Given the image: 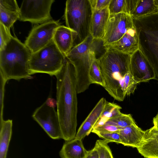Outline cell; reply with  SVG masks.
I'll return each mask as SVG.
<instances>
[{"label": "cell", "instance_id": "1", "mask_svg": "<svg viewBox=\"0 0 158 158\" xmlns=\"http://www.w3.org/2000/svg\"><path fill=\"white\" fill-rule=\"evenodd\" d=\"M56 79V105L62 138L65 141L76 138L77 100L76 72L73 65L66 58Z\"/></svg>", "mask_w": 158, "mask_h": 158}, {"label": "cell", "instance_id": "2", "mask_svg": "<svg viewBox=\"0 0 158 158\" xmlns=\"http://www.w3.org/2000/svg\"><path fill=\"white\" fill-rule=\"evenodd\" d=\"M131 55L106 48L105 52L97 59L105 81L104 88L118 101H123L125 97L120 85L125 75L129 71Z\"/></svg>", "mask_w": 158, "mask_h": 158}, {"label": "cell", "instance_id": "3", "mask_svg": "<svg viewBox=\"0 0 158 158\" xmlns=\"http://www.w3.org/2000/svg\"><path fill=\"white\" fill-rule=\"evenodd\" d=\"M31 54L24 44L12 36L0 50V73L7 81L31 78L29 69Z\"/></svg>", "mask_w": 158, "mask_h": 158}, {"label": "cell", "instance_id": "4", "mask_svg": "<svg viewBox=\"0 0 158 158\" xmlns=\"http://www.w3.org/2000/svg\"><path fill=\"white\" fill-rule=\"evenodd\" d=\"M102 39L93 38L90 35L83 42L74 46L66 58L73 65L75 70L77 94L88 89L91 83L89 73L97 54L105 49Z\"/></svg>", "mask_w": 158, "mask_h": 158}, {"label": "cell", "instance_id": "5", "mask_svg": "<svg viewBox=\"0 0 158 158\" xmlns=\"http://www.w3.org/2000/svg\"><path fill=\"white\" fill-rule=\"evenodd\" d=\"M139 48L152 67L158 81V13L134 19Z\"/></svg>", "mask_w": 158, "mask_h": 158}, {"label": "cell", "instance_id": "6", "mask_svg": "<svg viewBox=\"0 0 158 158\" xmlns=\"http://www.w3.org/2000/svg\"><path fill=\"white\" fill-rule=\"evenodd\" d=\"M93 11L89 0L66 1L64 18L66 26L77 34L74 46L83 42L90 35Z\"/></svg>", "mask_w": 158, "mask_h": 158}, {"label": "cell", "instance_id": "7", "mask_svg": "<svg viewBox=\"0 0 158 158\" xmlns=\"http://www.w3.org/2000/svg\"><path fill=\"white\" fill-rule=\"evenodd\" d=\"M65 59L52 40L44 48L32 53L29 61L31 74L41 73L55 76L62 68Z\"/></svg>", "mask_w": 158, "mask_h": 158}, {"label": "cell", "instance_id": "8", "mask_svg": "<svg viewBox=\"0 0 158 158\" xmlns=\"http://www.w3.org/2000/svg\"><path fill=\"white\" fill-rule=\"evenodd\" d=\"M56 102L49 98L34 112L32 117L52 139H61L59 118L55 109Z\"/></svg>", "mask_w": 158, "mask_h": 158}, {"label": "cell", "instance_id": "9", "mask_svg": "<svg viewBox=\"0 0 158 158\" xmlns=\"http://www.w3.org/2000/svg\"><path fill=\"white\" fill-rule=\"evenodd\" d=\"M54 0H24L20 8L19 20L40 24L52 20L50 11Z\"/></svg>", "mask_w": 158, "mask_h": 158}, {"label": "cell", "instance_id": "10", "mask_svg": "<svg viewBox=\"0 0 158 158\" xmlns=\"http://www.w3.org/2000/svg\"><path fill=\"white\" fill-rule=\"evenodd\" d=\"M60 25L59 20H52L35 26L27 37L25 44L32 53L38 51L53 40L55 31Z\"/></svg>", "mask_w": 158, "mask_h": 158}, {"label": "cell", "instance_id": "11", "mask_svg": "<svg viewBox=\"0 0 158 158\" xmlns=\"http://www.w3.org/2000/svg\"><path fill=\"white\" fill-rule=\"evenodd\" d=\"M135 27L134 18L131 15L123 13L110 15L102 39L104 46L118 41Z\"/></svg>", "mask_w": 158, "mask_h": 158}, {"label": "cell", "instance_id": "12", "mask_svg": "<svg viewBox=\"0 0 158 158\" xmlns=\"http://www.w3.org/2000/svg\"><path fill=\"white\" fill-rule=\"evenodd\" d=\"M129 71L138 84L156 78L152 67L139 48L131 55Z\"/></svg>", "mask_w": 158, "mask_h": 158}, {"label": "cell", "instance_id": "13", "mask_svg": "<svg viewBox=\"0 0 158 158\" xmlns=\"http://www.w3.org/2000/svg\"><path fill=\"white\" fill-rule=\"evenodd\" d=\"M106 101L103 98L98 101L80 126L77 133L76 139L82 140L92 132L101 116Z\"/></svg>", "mask_w": 158, "mask_h": 158}, {"label": "cell", "instance_id": "14", "mask_svg": "<svg viewBox=\"0 0 158 158\" xmlns=\"http://www.w3.org/2000/svg\"><path fill=\"white\" fill-rule=\"evenodd\" d=\"M104 46L106 49L131 55L139 49L135 26L129 30L118 41Z\"/></svg>", "mask_w": 158, "mask_h": 158}, {"label": "cell", "instance_id": "15", "mask_svg": "<svg viewBox=\"0 0 158 158\" xmlns=\"http://www.w3.org/2000/svg\"><path fill=\"white\" fill-rule=\"evenodd\" d=\"M145 131L143 139L137 150L145 158H158V129L153 126Z\"/></svg>", "mask_w": 158, "mask_h": 158}, {"label": "cell", "instance_id": "16", "mask_svg": "<svg viewBox=\"0 0 158 158\" xmlns=\"http://www.w3.org/2000/svg\"><path fill=\"white\" fill-rule=\"evenodd\" d=\"M77 33L66 26L60 25L56 29L53 40L55 44L66 57L74 46Z\"/></svg>", "mask_w": 158, "mask_h": 158}, {"label": "cell", "instance_id": "17", "mask_svg": "<svg viewBox=\"0 0 158 158\" xmlns=\"http://www.w3.org/2000/svg\"><path fill=\"white\" fill-rule=\"evenodd\" d=\"M20 8L15 0H0V23L9 30L19 20Z\"/></svg>", "mask_w": 158, "mask_h": 158}, {"label": "cell", "instance_id": "18", "mask_svg": "<svg viewBox=\"0 0 158 158\" xmlns=\"http://www.w3.org/2000/svg\"><path fill=\"white\" fill-rule=\"evenodd\" d=\"M108 7L99 10L93 9L90 32L94 39H102L103 37L110 15Z\"/></svg>", "mask_w": 158, "mask_h": 158}, {"label": "cell", "instance_id": "19", "mask_svg": "<svg viewBox=\"0 0 158 158\" xmlns=\"http://www.w3.org/2000/svg\"><path fill=\"white\" fill-rule=\"evenodd\" d=\"M121 144L125 146L137 148L142 142L145 131L135 123L120 130Z\"/></svg>", "mask_w": 158, "mask_h": 158}, {"label": "cell", "instance_id": "20", "mask_svg": "<svg viewBox=\"0 0 158 158\" xmlns=\"http://www.w3.org/2000/svg\"><path fill=\"white\" fill-rule=\"evenodd\" d=\"M82 140L75 138L65 141L59 152L61 158H85L87 151Z\"/></svg>", "mask_w": 158, "mask_h": 158}, {"label": "cell", "instance_id": "21", "mask_svg": "<svg viewBox=\"0 0 158 158\" xmlns=\"http://www.w3.org/2000/svg\"><path fill=\"white\" fill-rule=\"evenodd\" d=\"M12 120L8 119L0 123V158H6L12 134Z\"/></svg>", "mask_w": 158, "mask_h": 158}, {"label": "cell", "instance_id": "22", "mask_svg": "<svg viewBox=\"0 0 158 158\" xmlns=\"http://www.w3.org/2000/svg\"><path fill=\"white\" fill-rule=\"evenodd\" d=\"M158 13V0H139L131 15L134 19Z\"/></svg>", "mask_w": 158, "mask_h": 158}, {"label": "cell", "instance_id": "23", "mask_svg": "<svg viewBox=\"0 0 158 158\" xmlns=\"http://www.w3.org/2000/svg\"><path fill=\"white\" fill-rule=\"evenodd\" d=\"M139 0H111L108 6L110 15L124 13L131 15Z\"/></svg>", "mask_w": 158, "mask_h": 158}, {"label": "cell", "instance_id": "24", "mask_svg": "<svg viewBox=\"0 0 158 158\" xmlns=\"http://www.w3.org/2000/svg\"><path fill=\"white\" fill-rule=\"evenodd\" d=\"M122 107L118 104L106 101L101 116L96 123L95 127L103 125L109 119L120 114Z\"/></svg>", "mask_w": 158, "mask_h": 158}, {"label": "cell", "instance_id": "25", "mask_svg": "<svg viewBox=\"0 0 158 158\" xmlns=\"http://www.w3.org/2000/svg\"><path fill=\"white\" fill-rule=\"evenodd\" d=\"M135 123L131 114L121 113L117 116L108 119L104 124L124 128Z\"/></svg>", "mask_w": 158, "mask_h": 158}, {"label": "cell", "instance_id": "26", "mask_svg": "<svg viewBox=\"0 0 158 158\" xmlns=\"http://www.w3.org/2000/svg\"><path fill=\"white\" fill-rule=\"evenodd\" d=\"M89 79L91 84H96L105 87V80L97 59L93 61L91 65L89 73Z\"/></svg>", "mask_w": 158, "mask_h": 158}, {"label": "cell", "instance_id": "27", "mask_svg": "<svg viewBox=\"0 0 158 158\" xmlns=\"http://www.w3.org/2000/svg\"><path fill=\"white\" fill-rule=\"evenodd\" d=\"M137 84L130 71L127 72L123 77L120 85L124 96L126 97L133 93Z\"/></svg>", "mask_w": 158, "mask_h": 158}, {"label": "cell", "instance_id": "28", "mask_svg": "<svg viewBox=\"0 0 158 158\" xmlns=\"http://www.w3.org/2000/svg\"><path fill=\"white\" fill-rule=\"evenodd\" d=\"M108 143L104 139L97 140L95 146L96 148L99 158H114Z\"/></svg>", "mask_w": 158, "mask_h": 158}, {"label": "cell", "instance_id": "29", "mask_svg": "<svg viewBox=\"0 0 158 158\" xmlns=\"http://www.w3.org/2000/svg\"><path fill=\"white\" fill-rule=\"evenodd\" d=\"M123 128L115 126L104 124L95 127L92 132L96 135L98 134H106L118 132Z\"/></svg>", "mask_w": 158, "mask_h": 158}, {"label": "cell", "instance_id": "30", "mask_svg": "<svg viewBox=\"0 0 158 158\" xmlns=\"http://www.w3.org/2000/svg\"><path fill=\"white\" fill-rule=\"evenodd\" d=\"M12 37L10 31L0 23V50L3 48Z\"/></svg>", "mask_w": 158, "mask_h": 158}, {"label": "cell", "instance_id": "31", "mask_svg": "<svg viewBox=\"0 0 158 158\" xmlns=\"http://www.w3.org/2000/svg\"><path fill=\"white\" fill-rule=\"evenodd\" d=\"M7 81V80L0 73V123L4 120L3 115L5 87Z\"/></svg>", "mask_w": 158, "mask_h": 158}, {"label": "cell", "instance_id": "32", "mask_svg": "<svg viewBox=\"0 0 158 158\" xmlns=\"http://www.w3.org/2000/svg\"><path fill=\"white\" fill-rule=\"evenodd\" d=\"M99 137L103 139L108 143L114 142L121 144L120 136L118 132H114L106 134H97Z\"/></svg>", "mask_w": 158, "mask_h": 158}, {"label": "cell", "instance_id": "33", "mask_svg": "<svg viewBox=\"0 0 158 158\" xmlns=\"http://www.w3.org/2000/svg\"><path fill=\"white\" fill-rule=\"evenodd\" d=\"M93 9L99 10L108 7L111 0H89Z\"/></svg>", "mask_w": 158, "mask_h": 158}, {"label": "cell", "instance_id": "34", "mask_svg": "<svg viewBox=\"0 0 158 158\" xmlns=\"http://www.w3.org/2000/svg\"><path fill=\"white\" fill-rule=\"evenodd\" d=\"M85 158H99L97 149L95 146L92 149L87 151Z\"/></svg>", "mask_w": 158, "mask_h": 158}, {"label": "cell", "instance_id": "35", "mask_svg": "<svg viewBox=\"0 0 158 158\" xmlns=\"http://www.w3.org/2000/svg\"><path fill=\"white\" fill-rule=\"evenodd\" d=\"M154 126L158 129V113L153 119Z\"/></svg>", "mask_w": 158, "mask_h": 158}]
</instances>
